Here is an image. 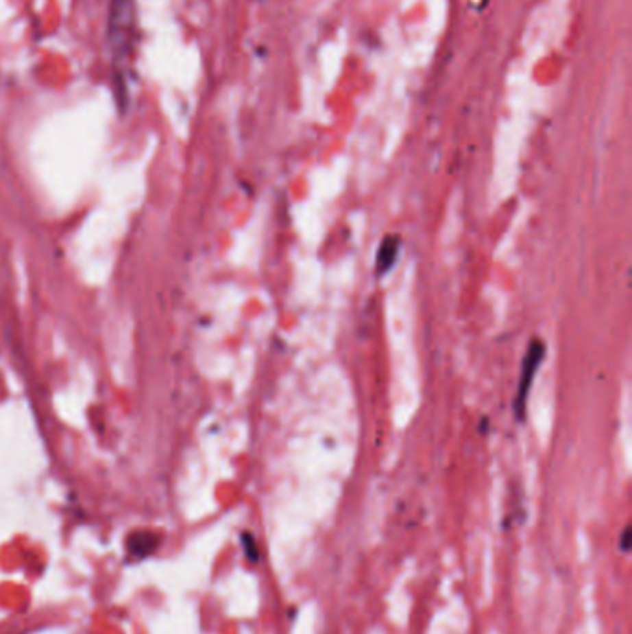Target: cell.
<instances>
[{
    "label": "cell",
    "mask_w": 632,
    "mask_h": 634,
    "mask_svg": "<svg viewBox=\"0 0 632 634\" xmlns=\"http://www.w3.org/2000/svg\"><path fill=\"white\" fill-rule=\"evenodd\" d=\"M136 28L134 0H112L110 21H108V43L112 47L115 60H125L132 50Z\"/></svg>",
    "instance_id": "1"
},
{
    "label": "cell",
    "mask_w": 632,
    "mask_h": 634,
    "mask_svg": "<svg viewBox=\"0 0 632 634\" xmlns=\"http://www.w3.org/2000/svg\"><path fill=\"white\" fill-rule=\"evenodd\" d=\"M545 356V343L538 338H534L528 343L526 349V355L523 358V366H521V379L520 386H518V393L513 399V412L518 421L525 419V410H526V401H528V393H531L532 382H534V375L538 371L539 364L544 360Z\"/></svg>",
    "instance_id": "2"
},
{
    "label": "cell",
    "mask_w": 632,
    "mask_h": 634,
    "mask_svg": "<svg viewBox=\"0 0 632 634\" xmlns=\"http://www.w3.org/2000/svg\"><path fill=\"white\" fill-rule=\"evenodd\" d=\"M399 249H401L399 236L391 234V236L384 237V242L380 243L378 253H376V273L384 274L393 268L395 261H397V255H399Z\"/></svg>",
    "instance_id": "3"
},
{
    "label": "cell",
    "mask_w": 632,
    "mask_h": 634,
    "mask_svg": "<svg viewBox=\"0 0 632 634\" xmlns=\"http://www.w3.org/2000/svg\"><path fill=\"white\" fill-rule=\"evenodd\" d=\"M158 541H160V538L152 532H136L128 540V549L136 556H147L158 548Z\"/></svg>",
    "instance_id": "4"
}]
</instances>
